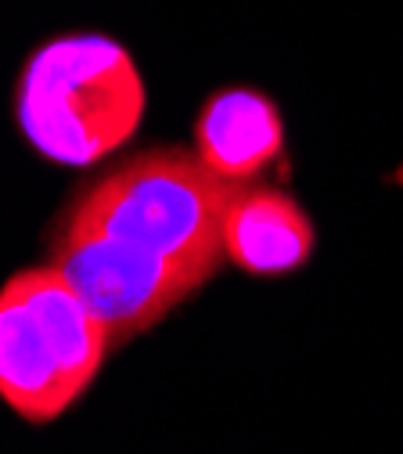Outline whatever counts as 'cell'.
I'll return each instance as SVG.
<instances>
[{"label":"cell","mask_w":403,"mask_h":454,"mask_svg":"<svg viewBox=\"0 0 403 454\" xmlns=\"http://www.w3.org/2000/svg\"><path fill=\"white\" fill-rule=\"evenodd\" d=\"M148 90L130 51L105 33H66L36 47L15 83L22 137L50 162L94 166L144 120Z\"/></svg>","instance_id":"7a4b0ae2"},{"label":"cell","mask_w":403,"mask_h":454,"mask_svg":"<svg viewBox=\"0 0 403 454\" xmlns=\"http://www.w3.org/2000/svg\"><path fill=\"white\" fill-rule=\"evenodd\" d=\"M317 246L306 209L277 188L242 184L223 220V256L245 274L277 278L299 270Z\"/></svg>","instance_id":"8992f818"},{"label":"cell","mask_w":403,"mask_h":454,"mask_svg":"<svg viewBox=\"0 0 403 454\" xmlns=\"http://www.w3.org/2000/svg\"><path fill=\"white\" fill-rule=\"evenodd\" d=\"M112 350L108 328L66 281L40 263L0 289V401L19 419L43 426L66 415Z\"/></svg>","instance_id":"3957f363"},{"label":"cell","mask_w":403,"mask_h":454,"mask_svg":"<svg viewBox=\"0 0 403 454\" xmlns=\"http://www.w3.org/2000/svg\"><path fill=\"white\" fill-rule=\"evenodd\" d=\"M195 152L223 181L252 184L284 152V120L263 90L223 87L198 108Z\"/></svg>","instance_id":"5b68a950"},{"label":"cell","mask_w":403,"mask_h":454,"mask_svg":"<svg viewBox=\"0 0 403 454\" xmlns=\"http://www.w3.org/2000/svg\"><path fill=\"white\" fill-rule=\"evenodd\" d=\"M47 263L66 274V281L108 328L112 350L155 328L169 310H177L202 289L173 263L120 246L73 213L58 216Z\"/></svg>","instance_id":"277c9868"},{"label":"cell","mask_w":403,"mask_h":454,"mask_svg":"<svg viewBox=\"0 0 403 454\" xmlns=\"http://www.w3.org/2000/svg\"><path fill=\"white\" fill-rule=\"evenodd\" d=\"M238 188L242 184L213 174L198 152L159 145L108 169L69 202L66 213L205 286L227 260L223 220Z\"/></svg>","instance_id":"6da1fadb"}]
</instances>
